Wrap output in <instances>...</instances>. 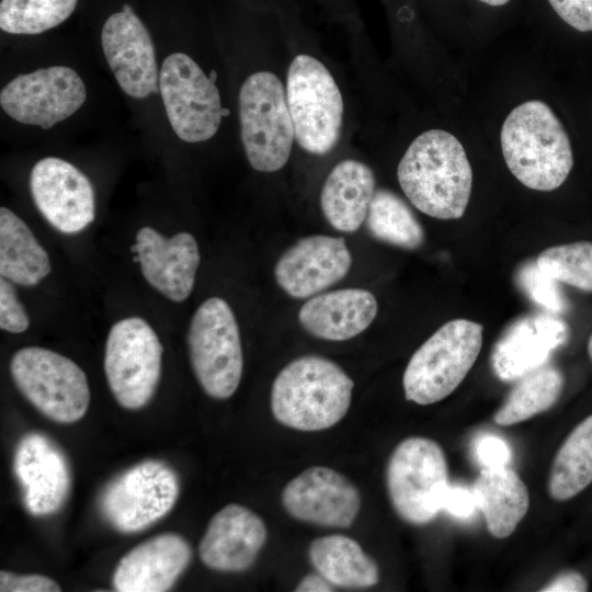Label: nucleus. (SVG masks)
I'll use <instances>...</instances> for the list:
<instances>
[{
    "label": "nucleus",
    "mask_w": 592,
    "mask_h": 592,
    "mask_svg": "<svg viewBox=\"0 0 592 592\" xmlns=\"http://www.w3.org/2000/svg\"><path fill=\"white\" fill-rule=\"evenodd\" d=\"M397 178L410 203L437 219H458L468 205L473 170L460 141L443 129L417 136L401 157Z\"/></svg>",
    "instance_id": "f257e3e1"
},
{
    "label": "nucleus",
    "mask_w": 592,
    "mask_h": 592,
    "mask_svg": "<svg viewBox=\"0 0 592 592\" xmlns=\"http://www.w3.org/2000/svg\"><path fill=\"white\" fill-rule=\"evenodd\" d=\"M500 140L509 170L528 189L556 190L573 167L568 134L543 101L531 100L514 107L503 122Z\"/></svg>",
    "instance_id": "f03ea898"
},
{
    "label": "nucleus",
    "mask_w": 592,
    "mask_h": 592,
    "mask_svg": "<svg viewBox=\"0 0 592 592\" xmlns=\"http://www.w3.org/2000/svg\"><path fill=\"white\" fill-rule=\"evenodd\" d=\"M354 382L333 361L318 355L293 360L276 375L271 410L281 424L299 431L326 430L341 421Z\"/></svg>",
    "instance_id": "7ed1b4c3"
},
{
    "label": "nucleus",
    "mask_w": 592,
    "mask_h": 592,
    "mask_svg": "<svg viewBox=\"0 0 592 592\" xmlns=\"http://www.w3.org/2000/svg\"><path fill=\"white\" fill-rule=\"evenodd\" d=\"M238 112L241 141L252 169L272 173L284 168L296 140L281 78L270 70L250 73L239 90Z\"/></svg>",
    "instance_id": "20e7f679"
},
{
    "label": "nucleus",
    "mask_w": 592,
    "mask_h": 592,
    "mask_svg": "<svg viewBox=\"0 0 592 592\" xmlns=\"http://www.w3.org/2000/svg\"><path fill=\"white\" fill-rule=\"evenodd\" d=\"M286 100L297 145L312 156H325L338 145L344 121V101L328 67L300 53L286 75Z\"/></svg>",
    "instance_id": "39448f33"
},
{
    "label": "nucleus",
    "mask_w": 592,
    "mask_h": 592,
    "mask_svg": "<svg viewBox=\"0 0 592 592\" xmlns=\"http://www.w3.org/2000/svg\"><path fill=\"white\" fill-rule=\"evenodd\" d=\"M482 330L468 319L440 327L409 360L402 378L406 399L424 406L451 395L479 355Z\"/></svg>",
    "instance_id": "423d86ee"
},
{
    "label": "nucleus",
    "mask_w": 592,
    "mask_h": 592,
    "mask_svg": "<svg viewBox=\"0 0 592 592\" xmlns=\"http://www.w3.org/2000/svg\"><path fill=\"white\" fill-rule=\"evenodd\" d=\"M192 369L212 398L227 399L237 390L243 371V354L236 316L220 297L204 300L195 310L187 331Z\"/></svg>",
    "instance_id": "0eeeda50"
},
{
    "label": "nucleus",
    "mask_w": 592,
    "mask_h": 592,
    "mask_svg": "<svg viewBox=\"0 0 592 592\" xmlns=\"http://www.w3.org/2000/svg\"><path fill=\"white\" fill-rule=\"evenodd\" d=\"M10 373L20 392L56 422H76L89 408L87 376L67 356L39 346L22 348L11 358Z\"/></svg>",
    "instance_id": "6e6552de"
},
{
    "label": "nucleus",
    "mask_w": 592,
    "mask_h": 592,
    "mask_svg": "<svg viewBox=\"0 0 592 592\" xmlns=\"http://www.w3.org/2000/svg\"><path fill=\"white\" fill-rule=\"evenodd\" d=\"M386 481L394 510L403 521L414 525L431 522L442 511L449 485L442 447L428 437L403 440L390 455Z\"/></svg>",
    "instance_id": "1a4fd4ad"
},
{
    "label": "nucleus",
    "mask_w": 592,
    "mask_h": 592,
    "mask_svg": "<svg viewBox=\"0 0 592 592\" xmlns=\"http://www.w3.org/2000/svg\"><path fill=\"white\" fill-rule=\"evenodd\" d=\"M162 345L152 327L140 317H127L109 331L104 371L109 387L124 408L146 406L158 386Z\"/></svg>",
    "instance_id": "9d476101"
},
{
    "label": "nucleus",
    "mask_w": 592,
    "mask_h": 592,
    "mask_svg": "<svg viewBox=\"0 0 592 592\" xmlns=\"http://www.w3.org/2000/svg\"><path fill=\"white\" fill-rule=\"evenodd\" d=\"M216 72L207 76L187 55L174 53L162 62L159 91L169 123L177 136L186 143H201L217 133L223 116Z\"/></svg>",
    "instance_id": "9b49d317"
},
{
    "label": "nucleus",
    "mask_w": 592,
    "mask_h": 592,
    "mask_svg": "<svg viewBox=\"0 0 592 592\" xmlns=\"http://www.w3.org/2000/svg\"><path fill=\"white\" fill-rule=\"evenodd\" d=\"M180 492L174 469L158 459L138 463L115 477L103 489L99 508L116 531H143L167 515Z\"/></svg>",
    "instance_id": "f8f14e48"
},
{
    "label": "nucleus",
    "mask_w": 592,
    "mask_h": 592,
    "mask_svg": "<svg viewBox=\"0 0 592 592\" xmlns=\"http://www.w3.org/2000/svg\"><path fill=\"white\" fill-rule=\"evenodd\" d=\"M86 98L73 69L52 66L15 77L1 90L0 104L14 121L48 129L71 116Z\"/></svg>",
    "instance_id": "ddd939ff"
},
{
    "label": "nucleus",
    "mask_w": 592,
    "mask_h": 592,
    "mask_svg": "<svg viewBox=\"0 0 592 592\" xmlns=\"http://www.w3.org/2000/svg\"><path fill=\"white\" fill-rule=\"evenodd\" d=\"M30 189L39 213L62 234H77L94 220L93 185L64 159L46 157L37 161L31 171Z\"/></svg>",
    "instance_id": "4468645a"
},
{
    "label": "nucleus",
    "mask_w": 592,
    "mask_h": 592,
    "mask_svg": "<svg viewBox=\"0 0 592 592\" xmlns=\"http://www.w3.org/2000/svg\"><path fill=\"white\" fill-rule=\"evenodd\" d=\"M105 59L121 89L144 99L158 92L159 73L149 31L129 4L107 18L101 32Z\"/></svg>",
    "instance_id": "2eb2a0df"
},
{
    "label": "nucleus",
    "mask_w": 592,
    "mask_h": 592,
    "mask_svg": "<svg viewBox=\"0 0 592 592\" xmlns=\"http://www.w3.org/2000/svg\"><path fill=\"white\" fill-rule=\"evenodd\" d=\"M282 503L295 520L326 527H350L361 508L357 488L342 474L312 466L283 489Z\"/></svg>",
    "instance_id": "dca6fc26"
},
{
    "label": "nucleus",
    "mask_w": 592,
    "mask_h": 592,
    "mask_svg": "<svg viewBox=\"0 0 592 592\" xmlns=\"http://www.w3.org/2000/svg\"><path fill=\"white\" fill-rule=\"evenodd\" d=\"M13 470L29 513L45 516L64 505L71 486L70 466L50 437L39 432L23 435L14 451Z\"/></svg>",
    "instance_id": "f3484780"
},
{
    "label": "nucleus",
    "mask_w": 592,
    "mask_h": 592,
    "mask_svg": "<svg viewBox=\"0 0 592 592\" xmlns=\"http://www.w3.org/2000/svg\"><path fill=\"white\" fill-rule=\"evenodd\" d=\"M351 265L352 255L342 237L312 235L300 238L281 254L274 276L287 295L304 299L337 284Z\"/></svg>",
    "instance_id": "a211bd4d"
},
{
    "label": "nucleus",
    "mask_w": 592,
    "mask_h": 592,
    "mask_svg": "<svg viewBox=\"0 0 592 592\" xmlns=\"http://www.w3.org/2000/svg\"><path fill=\"white\" fill-rule=\"evenodd\" d=\"M130 247L146 282L168 299L181 303L192 293L201 261L192 234L166 237L152 227H141Z\"/></svg>",
    "instance_id": "6ab92c4d"
},
{
    "label": "nucleus",
    "mask_w": 592,
    "mask_h": 592,
    "mask_svg": "<svg viewBox=\"0 0 592 592\" xmlns=\"http://www.w3.org/2000/svg\"><path fill=\"white\" fill-rule=\"evenodd\" d=\"M267 537L263 520L252 510L236 503L219 510L210 520L198 546L202 562L225 572L249 569Z\"/></svg>",
    "instance_id": "aec40b11"
},
{
    "label": "nucleus",
    "mask_w": 592,
    "mask_h": 592,
    "mask_svg": "<svg viewBox=\"0 0 592 592\" xmlns=\"http://www.w3.org/2000/svg\"><path fill=\"white\" fill-rule=\"evenodd\" d=\"M568 333L565 321L554 315L524 316L510 325L493 346L492 369L501 380L520 379L544 366Z\"/></svg>",
    "instance_id": "412c9836"
},
{
    "label": "nucleus",
    "mask_w": 592,
    "mask_h": 592,
    "mask_svg": "<svg viewBox=\"0 0 592 592\" xmlns=\"http://www.w3.org/2000/svg\"><path fill=\"white\" fill-rule=\"evenodd\" d=\"M192 548L181 535L155 536L122 557L113 573L118 592L168 591L186 569Z\"/></svg>",
    "instance_id": "4be33fe9"
},
{
    "label": "nucleus",
    "mask_w": 592,
    "mask_h": 592,
    "mask_svg": "<svg viewBox=\"0 0 592 592\" xmlns=\"http://www.w3.org/2000/svg\"><path fill=\"white\" fill-rule=\"evenodd\" d=\"M377 311V300L369 291L341 288L308 298L298 311V321L318 339L345 341L365 331Z\"/></svg>",
    "instance_id": "5701e85b"
},
{
    "label": "nucleus",
    "mask_w": 592,
    "mask_h": 592,
    "mask_svg": "<svg viewBox=\"0 0 592 592\" xmlns=\"http://www.w3.org/2000/svg\"><path fill=\"white\" fill-rule=\"evenodd\" d=\"M369 166L356 159L338 162L328 173L320 192V208L329 225L341 232H354L365 223L376 192Z\"/></svg>",
    "instance_id": "b1692460"
},
{
    "label": "nucleus",
    "mask_w": 592,
    "mask_h": 592,
    "mask_svg": "<svg viewBox=\"0 0 592 592\" xmlns=\"http://www.w3.org/2000/svg\"><path fill=\"white\" fill-rule=\"evenodd\" d=\"M471 490L488 531L497 538L510 536L530 506L525 483L508 466L482 468Z\"/></svg>",
    "instance_id": "393cba45"
},
{
    "label": "nucleus",
    "mask_w": 592,
    "mask_h": 592,
    "mask_svg": "<svg viewBox=\"0 0 592 592\" xmlns=\"http://www.w3.org/2000/svg\"><path fill=\"white\" fill-rule=\"evenodd\" d=\"M52 271L47 251L12 210L0 208V274L18 285L34 286Z\"/></svg>",
    "instance_id": "a878e982"
},
{
    "label": "nucleus",
    "mask_w": 592,
    "mask_h": 592,
    "mask_svg": "<svg viewBox=\"0 0 592 592\" xmlns=\"http://www.w3.org/2000/svg\"><path fill=\"white\" fill-rule=\"evenodd\" d=\"M308 556L318 573L333 587L368 588L379 580L377 565L351 537H318L310 543Z\"/></svg>",
    "instance_id": "bb28decb"
},
{
    "label": "nucleus",
    "mask_w": 592,
    "mask_h": 592,
    "mask_svg": "<svg viewBox=\"0 0 592 592\" xmlns=\"http://www.w3.org/2000/svg\"><path fill=\"white\" fill-rule=\"evenodd\" d=\"M592 482V414L579 423L558 449L548 490L553 499L573 498Z\"/></svg>",
    "instance_id": "cd10ccee"
},
{
    "label": "nucleus",
    "mask_w": 592,
    "mask_h": 592,
    "mask_svg": "<svg viewBox=\"0 0 592 592\" xmlns=\"http://www.w3.org/2000/svg\"><path fill=\"white\" fill-rule=\"evenodd\" d=\"M562 387L563 376L559 369L553 366L538 367L520 378L493 420L506 426L544 412L557 401Z\"/></svg>",
    "instance_id": "c85d7f7f"
},
{
    "label": "nucleus",
    "mask_w": 592,
    "mask_h": 592,
    "mask_svg": "<svg viewBox=\"0 0 592 592\" xmlns=\"http://www.w3.org/2000/svg\"><path fill=\"white\" fill-rule=\"evenodd\" d=\"M369 234L377 240L413 250L424 241V231L407 203L387 189L376 190L365 219Z\"/></svg>",
    "instance_id": "c756f323"
},
{
    "label": "nucleus",
    "mask_w": 592,
    "mask_h": 592,
    "mask_svg": "<svg viewBox=\"0 0 592 592\" xmlns=\"http://www.w3.org/2000/svg\"><path fill=\"white\" fill-rule=\"evenodd\" d=\"M78 0H1L0 29L34 35L56 27L73 12Z\"/></svg>",
    "instance_id": "7c9ffc66"
},
{
    "label": "nucleus",
    "mask_w": 592,
    "mask_h": 592,
    "mask_svg": "<svg viewBox=\"0 0 592 592\" xmlns=\"http://www.w3.org/2000/svg\"><path fill=\"white\" fill-rule=\"evenodd\" d=\"M536 263L558 282L592 293V242L577 241L549 247L540 252Z\"/></svg>",
    "instance_id": "2f4dec72"
},
{
    "label": "nucleus",
    "mask_w": 592,
    "mask_h": 592,
    "mask_svg": "<svg viewBox=\"0 0 592 592\" xmlns=\"http://www.w3.org/2000/svg\"><path fill=\"white\" fill-rule=\"evenodd\" d=\"M516 282L535 304L550 312L565 310L566 301L558 281L543 272L536 261L527 262L519 269Z\"/></svg>",
    "instance_id": "473e14b6"
},
{
    "label": "nucleus",
    "mask_w": 592,
    "mask_h": 592,
    "mask_svg": "<svg viewBox=\"0 0 592 592\" xmlns=\"http://www.w3.org/2000/svg\"><path fill=\"white\" fill-rule=\"evenodd\" d=\"M30 326V318L19 300L11 281L0 280V328L11 333L24 332Z\"/></svg>",
    "instance_id": "72a5a7b5"
},
{
    "label": "nucleus",
    "mask_w": 592,
    "mask_h": 592,
    "mask_svg": "<svg viewBox=\"0 0 592 592\" xmlns=\"http://www.w3.org/2000/svg\"><path fill=\"white\" fill-rule=\"evenodd\" d=\"M474 455L482 468H497L508 466L512 453L502 437L482 434L474 443Z\"/></svg>",
    "instance_id": "f704fd0d"
},
{
    "label": "nucleus",
    "mask_w": 592,
    "mask_h": 592,
    "mask_svg": "<svg viewBox=\"0 0 592 592\" xmlns=\"http://www.w3.org/2000/svg\"><path fill=\"white\" fill-rule=\"evenodd\" d=\"M1 592H57L59 585L53 579L42 574H15L0 572Z\"/></svg>",
    "instance_id": "c9c22d12"
},
{
    "label": "nucleus",
    "mask_w": 592,
    "mask_h": 592,
    "mask_svg": "<svg viewBox=\"0 0 592 592\" xmlns=\"http://www.w3.org/2000/svg\"><path fill=\"white\" fill-rule=\"evenodd\" d=\"M555 12L570 26L592 31V0H548Z\"/></svg>",
    "instance_id": "e433bc0d"
},
{
    "label": "nucleus",
    "mask_w": 592,
    "mask_h": 592,
    "mask_svg": "<svg viewBox=\"0 0 592 592\" xmlns=\"http://www.w3.org/2000/svg\"><path fill=\"white\" fill-rule=\"evenodd\" d=\"M442 510L460 520L470 519L478 510L471 489L448 485L442 501Z\"/></svg>",
    "instance_id": "4c0bfd02"
},
{
    "label": "nucleus",
    "mask_w": 592,
    "mask_h": 592,
    "mask_svg": "<svg viewBox=\"0 0 592 592\" xmlns=\"http://www.w3.org/2000/svg\"><path fill=\"white\" fill-rule=\"evenodd\" d=\"M588 583L582 574L574 571L563 572L554 578L540 591L544 592H583Z\"/></svg>",
    "instance_id": "58836bf2"
},
{
    "label": "nucleus",
    "mask_w": 592,
    "mask_h": 592,
    "mask_svg": "<svg viewBox=\"0 0 592 592\" xmlns=\"http://www.w3.org/2000/svg\"><path fill=\"white\" fill-rule=\"evenodd\" d=\"M296 592H329L334 591L333 585L320 573L305 576L297 584Z\"/></svg>",
    "instance_id": "ea45409f"
},
{
    "label": "nucleus",
    "mask_w": 592,
    "mask_h": 592,
    "mask_svg": "<svg viewBox=\"0 0 592 592\" xmlns=\"http://www.w3.org/2000/svg\"><path fill=\"white\" fill-rule=\"evenodd\" d=\"M479 1L489 5L499 7V5H503L508 3L510 0H479Z\"/></svg>",
    "instance_id": "a19ab883"
},
{
    "label": "nucleus",
    "mask_w": 592,
    "mask_h": 592,
    "mask_svg": "<svg viewBox=\"0 0 592 592\" xmlns=\"http://www.w3.org/2000/svg\"><path fill=\"white\" fill-rule=\"evenodd\" d=\"M329 2V5L335 7L339 5V8L344 7L346 2L349 3V0H326Z\"/></svg>",
    "instance_id": "79ce46f5"
},
{
    "label": "nucleus",
    "mask_w": 592,
    "mask_h": 592,
    "mask_svg": "<svg viewBox=\"0 0 592 592\" xmlns=\"http://www.w3.org/2000/svg\"><path fill=\"white\" fill-rule=\"evenodd\" d=\"M588 352L592 360V334L590 335L589 341H588Z\"/></svg>",
    "instance_id": "37998d69"
}]
</instances>
